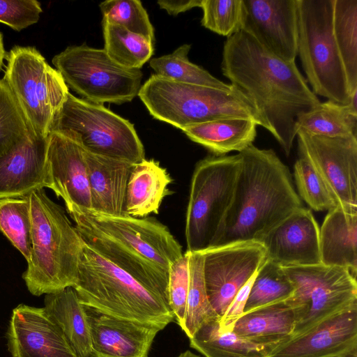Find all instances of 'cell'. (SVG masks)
<instances>
[{"label":"cell","mask_w":357,"mask_h":357,"mask_svg":"<svg viewBox=\"0 0 357 357\" xmlns=\"http://www.w3.org/2000/svg\"><path fill=\"white\" fill-rule=\"evenodd\" d=\"M255 275L240 289L224 314L218 319L220 331H231L236 321L243 314L250 287Z\"/></svg>","instance_id":"obj_42"},{"label":"cell","mask_w":357,"mask_h":357,"mask_svg":"<svg viewBox=\"0 0 357 357\" xmlns=\"http://www.w3.org/2000/svg\"><path fill=\"white\" fill-rule=\"evenodd\" d=\"M102 20L119 25L154 41V29L139 0H108L99 5Z\"/></svg>","instance_id":"obj_38"},{"label":"cell","mask_w":357,"mask_h":357,"mask_svg":"<svg viewBox=\"0 0 357 357\" xmlns=\"http://www.w3.org/2000/svg\"><path fill=\"white\" fill-rule=\"evenodd\" d=\"M177 357H199L197 355L193 354L190 351H185V352L181 353Z\"/></svg>","instance_id":"obj_45"},{"label":"cell","mask_w":357,"mask_h":357,"mask_svg":"<svg viewBox=\"0 0 357 357\" xmlns=\"http://www.w3.org/2000/svg\"><path fill=\"white\" fill-rule=\"evenodd\" d=\"M242 30L277 57L298 55L297 0H243Z\"/></svg>","instance_id":"obj_15"},{"label":"cell","mask_w":357,"mask_h":357,"mask_svg":"<svg viewBox=\"0 0 357 357\" xmlns=\"http://www.w3.org/2000/svg\"><path fill=\"white\" fill-rule=\"evenodd\" d=\"M45 312L59 327L79 357H92L89 326L84 305L72 287L45 294Z\"/></svg>","instance_id":"obj_27"},{"label":"cell","mask_w":357,"mask_h":357,"mask_svg":"<svg viewBox=\"0 0 357 357\" xmlns=\"http://www.w3.org/2000/svg\"><path fill=\"white\" fill-rule=\"evenodd\" d=\"M47 138L32 133L0 154V199L24 197L44 188Z\"/></svg>","instance_id":"obj_21"},{"label":"cell","mask_w":357,"mask_h":357,"mask_svg":"<svg viewBox=\"0 0 357 357\" xmlns=\"http://www.w3.org/2000/svg\"><path fill=\"white\" fill-rule=\"evenodd\" d=\"M238 153L242 163L233 199L211 248L260 242L271 229L303 207L288 167L273 149L251 144Z\"/></svg>","instance_id":"obj_3"},{"label":"cell","mask_w":357,"mask_h":357,"mask_svg":"<svg viewBox=\"0 0 357 357\" xmlns=\"http://www.w3.org/2000/svg\"><path fill=\"white\" fill-rule=\"evenodd\" d=\"M6 338L12 357H79L43 307L14 308Z\"/></svg>","instance_id":"obj_17"},{"label":"cell","mask_w":357,"mask_h":357,"mask_svg":"<svg viewBox=\"0 0 357 357\" xmlns=\"http://www.w3.org/2000/svg\"><path fill=\"white\" fill-rule=\"evenodd\" d=\"M6 54L3 45V35L0 32V70L3 65V60L6 59Z\"/></svg>","instance_id":"obj_44"},{"label":"cell","mask_w":357,"mask_h":357,"mask_svg":"<svg viewBox=\"0 0 357 357\" xmlns=\"http://www.w3.org/2000/svg\"><path fill=\"white\" fill-rule=\"evenodd\" d=\"M294 326L291 308L281 302L244 313L236 321L231 331L268 352L290 340Z\"/></svg>","instance_id":"obj_24"},{"label":"cell","mask_w":357,"mask_h":357,"mask_svg":"<svg viewBox=\"0 0 357 357\" xmlns=\"http://www.w3.org/2000/svg\"><path fill=\"white\" fill-rule=\"evenodd\" d=\"M257 126L250 119L229 117L192 125L181 130L215 155H225L231 151L240 153L252 144Z\"/></svg>","instance_id":"obj_26"},{"label":"cell","mask_w":357,"mask_h":357,"mask_svg":"<svg viewBox=\"0 0 357 357\" xmlns=\"http://www.w3.org/2000/svg\"><path fill=\"white\" fill-rule=\"evenodd\" d=\"M298 130L328 137H357V110L349 103L328 100L301 114L296 120Z\"/></svg>","instance_id":"obj_28"},{"label":"cell","mask_w":357,"mask_h":357,"mask_svg":"<svg viewBox=\"0 0 357 357\" xmlns=\"http://www.w3.org/2000/svg\"><path fill=\"white\" fill-rule=\"evenodd\" d=\"M44 188L61 197L68 211L73 208L91 210L85 150L56 132H50L47 137Z\"/></svg>","instance_id":"obj_16"},{"label":"cell","mask_w":357,"mask_h":357,"mask_svg":"<svg viewBox=\"0 0 357 357\" xmlns=\"http://www.w3.org/2000/svg\"><path fill=\"white\" fill-rule=\"evenodd\" d=\"M31 217V253L22 278L34 296L55 293L77 282L85 243L63 208L44 188L28 195Z\"/></svg>","instance_id":"obj_4"},{"label":"cell","mask_w":357,"mask_h":357,"mask_svg":"<svg viewBox=\"0 0 357 357\" xmlns=\"http://www.w3.org/2000/svg\"><path fill=\"white\" fill-rule=\"evenodd\" d=\"M0 231L29 261L31 217L28 195L0 199Z\"/></svg>","instance_id":"obj_35"},{"label":"cell","mask_w":357,"mask_h":357,"mask_svg":"<svg viewBox=\"0 0 357 357\" xmlns=\"http://www.w3.org/2000/svg\"><path fill=\"white\" fill-rule=\"evenodd\" d=\"M282 268L294 287L284 301L295 317L291 338L357 305L356 278L347 268L321 263Z\"/></svg>","instance_id":"obj_11"},{"label":"cell","mask_w":357,"mask_h":357,"mask_svg":"<svg viewBox=\"0 0 357 357\" xmlns=\"http://www.w3.org/2000/svg\"><path fill=\"white\" fill-rule=\"evenodd\" d=\"M189 287V252L175 261L169 268L168 294L169 307L174 321L183 327Z\"/></svg>","instance_id":"obj_40"},{"label":"cell","mask_w":357,"mask_h":357,"mask_svg":"<svg viewBox=\"0 0 357 357\" xmlns=\"http://www.w3.org/2000/svg\"><path fill=\"white\" fill-rule=\"evenodd\" d=\"M298 195L315 211H331L338 204L329 188L303 155H299L294 165Z\"/></svg>","instance_id":"obj_36"},{"label":"cell","mask_w":357,"mask_h":357,"mask_svg":"<svg viewBox=\"0 0 357 357\" xmlns=\"http://www.w3.org/2000/svg\"><path fill=\"white\" fill-rule=\"evenodd\" d=\"M31 133L15 97L6 81L1 79L0 154L24 141Z\"/></svg>","instance_id":"obj_37"},{"label":"cell","mask_w":357,"mask_h":357,"mask_svg":"<svg viewBox=\"0 0 357 357\" xmlns=\"http://www.w3.org/2000/svg\"><path fill=\"white\" fill-rule=\"evenodd\" d=\"M3 79L35 136L47 139L54 116L70 93L60 73L31 46H14L6 56Z\"/></svg>","instance_id":"obj_10"},{"label":"cell","mask_w":357,"mask_h":357,"mask_svg":"<svg viewBox=\"0 0 357 357\" xmlns=\"http://www.w3.org/2000/svg\"><path fill=\"white\" fill-rule=\"evenodd\" d=\"M52 63L68 86L94 103L131 102L142 86L140 69L121 66L104 49L85 44L68 47L53 57Z\"/></svg>","instance_id":"obj_12"},{"label":"cell","mask_w":357,"mask_h":357,"mask_svg":"<svg viewBox=\"0 0 357 357\" xmlns=\"http://www.w3.org/2000/svg\"><path fill=\"white\" fill-rule=\"evenodd\" d=\"M200 8L206 29L227 38L242 30L243 0H202Z\"/></svg>","instance_id":"obj_39"},{"label":"cell","mask_w":357,"mask_h":357,"mask_svg":"<svg viewBox=\"0 0 357 357\" xmlns=\"http://www.w3.org/2000/svg\"><path fill=\"white\" fill-rule=\"evenodd\" d=\"M68 212L87 246L130 275L169 307V270L183 253L165 225L153 218L112 216L82 208Z\"/></svg>","instance_id":"obj_2"},{"label":"cell","mask_w":357,"mask_h":357,"mask_svg":"<svg viewBox=\"0 0 357 357\" xmlns=\"http://www.w3.org/2000/svg\"><path fill=\"white\" fill-rule=\"evenodd\" d=\"M202 252L207 297L220 318L237 293L264 263L266 251L260 242L241 241Z\"/></svg>","instance_id":"obj_13"},{"label":"cell","mask_w":357,"mask_h":357,"mask_svg":"<svg viewBox=\"0 0 357 357\" xmlns=\"http://www.w3.org/2000/svg\"><path fill=\"white\" fill-rule=\"evenodd\" d=\"M158 4L169 15H177L195 7H200L202 0H159Z\"/></svg>","instance_id":"obj_43"},{"label":"cell","mask_w":357,"mask_h":357,"mask_svg":"<svg viewBox=\"0 0 357 357\" xmlns=\"http://www.w3.org/2000/svg\"><path fill=\"white\" fill-rule=\"evenodd\" d=\"M267 259L282 267L321 264L319 227L310 210L296 211L261 240Z\"/></svg>","instance_id":"obj_20"},{"label":"cell","mask_w":357,"mask_h":357,"mask_svg":"<svg viewBox=\"0 0 357 357\" xmlns=\"http://www.w3.org/2000/svg\"><path fill=\"white\" fill-rule=\"evenodd\" d=\"M333 28L351 93L357 89V0H333Z\"/></svg>","instance_id":"obj_30"},{"label":"cell","mask_w":357,"mask_h":357,"mask_svg":"<svg viewBox=\"0 0 357 357\" xmlns=\"http://www.w3.org/2000/svg\"><path fill=\"white\" fill-rule=\"evenodd\" d=\"M298 54L317 96L347 104L351 91L335 43L333 0H297Z\"/></svg>","instance_id":"obj_7"},{"label":"cell","mask_w":357,"mask_h":357,"mask_svg":"<svg viewBox=\"0 0 357 357\" xmlns=\"http://www.w3.org/2000/svg\"><path fill=\"white\" fill-rule=\"evenodd\" d=\"M190 49V45L183 44L171 54L153 58L150 61V66L155 75L172 81L226 90L233 88L231 84L219 80L203 68L190 61L188 55Z\"/></svg>","instance_id":"obj_32"},{"label":"cell","mask_w":357,"mask_h":357,"mask_svg":"<svg viewBox=\"0 0 357 357\" xmlns=\"http://www.w3.org/2000/svg\"><path fill=\"white\" fill-rule=\"evenodd\" d=\"M92 357H148L162 328L156 325L115 317L84 305Z\"/></svg>","instance_id":"obj_18"},{"label":"cell","mask_w":357,"mask_h":357,"mask_svg":"<svg viewBox=\"0 0 357 357\" xmlns=\"http://www.w3.org/2000/svg\"><path fill=\"white\" fill-rule=\"evenodd\" d=\"M42 12L36 0H0V22L17 31L37 23Z\"/></svg>","instance_id":"obj_41"},{"label":"cell","mask_w":357,"mask_h":357,"mask_svg":"<svg viewBox=\"0 0 357 357\" xmlns=\"http://www.w3.org/2000/svg\"><path fill=\"white\" fill-rule=\"evenodd\" d=\"M104 50L118 64L140 69L153 54V41L116 24L102 21Z\"/></svg>","instance_id":"obj_31"},{"label":"cell","mask_w":357,"mask_h":357,"mask_svg":"<svg viewBox=\"0 0 357 357\" xmlns=\"http://www.w3.org/2000/svg\"><path fill=\"white\" fill-rule=\"evenodd\" d=\"M91 211L112 216L128 215L125 203L129 176L135 164L85 151Z\"/></svg>","instance_id":"obj_22"},{"label":"cell","mask_w":357,"mask_h":357,"mask_svg":"<svg viewBox=\"0 0 357 357\" xmlns=\"http://www.w3.org/2000/svg\"><path fill=\"white\" fill-rule=\"evenodd\" d=\"M346 357H357V354L356 355H351V356H348Z\"/></svg>","instance_id":"obj_46"},{"label":"cell","mask_w":357,"mask_h":357,"mask_svg":"<svg viewBox=\"0 0 357 357\" xmlns=\"http://www.w3.org/2000/svg\"><path fill=\"white\" fill-rule=\"evenodd\" d=\"M319 250L321 264L347 268L356 278L357 213L329 211L319 228Z\"/></svg>","instance_id":"obj_23"},{"label":"cell","mask_w":357,"mask_h":357,"mask_svg":"<svg viewBox=\"0 0 357 357\" xmlns=\"http://www.w3.org/2000/svg\"><path fill=\"white\" fill-rule=\"evenodd\" d=\"M50 132L64 136L93 154L132 164L145 159L143 144L132 123L103 105L70 93L54 116Z\"/></svg>","instance_id":"obj_9"},{"label":"cell","mask_w":357,"mask_h":357,"mask_svg":"<svg viewBox=\"0 0 357 357\" xmlns=\"http://www.w3.org/2000/svg\"><path fill=\"white\" fill-rule=\"evenodd\" d=\"M218 319L203 323L190 337V345L205 357H268V351L233 331L219 330Z\"/></svg>","instance_id":"obj_29"},{"label":"cell","mask_w":357,"mask_h":357,"mask_svg":"<svg viewBox=\"0 0 357 357\" xmlns=\"http://www.w3.org/2000/svg\"><path fill=\"white\" fill-rule=\"evenodd\" d=\"M356 354L357 305L271 349L268 357H346Z\"/></svg>","instance_id":"obj_19"},{"label":"cell","mask_w":357,"mask_h":357,"mask_svg":"<svg viewBox=\"0 0 357 357\" xmlns=\"http://www.w3.org/2000/svg\"><path fill=\"white\" fill-rule=\"evenodd\" d=\"M299 155L321 176L338 206L357 213V137H328L296 131Z\"/></svg>","instance_id":"obj_14"},{"label":"cell","mask_w":357,"mask_h":357,"mask_svg":"<svg viewBox=\"0 0 357 357\" xmlns=\"http://www.w3.org/2000/svg\"><path fill=\"white\" fill-rule=\"evenodd\" d=\"M220 319L211 307L206 291L203 252H189V287L181 329L190 338L205 321Z\"/></svg>","instance_id":"obj_34"},{"label":"cell","mask_w":357,"mask_h":357,"mask_svg":"<svg viewBox=\"0 0 357 357\" xmlns=\"http://www.w3.org/2000/svg\"><path fill=\"white\" fill-rule=\"evenodd\" d=\"M138 96L154 119L181 130L215 119L236 117L252 120L269 130L254 104L234 86L226 90L153 75L142 85Z\"/></svg>","instance_id":"obj_5"},{"label":"cell","mask_w":357,"mask_h":357,"mask_svg":"<svg viewBox=\"0 0 357 357\" xmlns=\"http://www.w3.org/2000/svg\"><path fill=\"white\" fill-rule=\"evenodd\" d=\"M221 70L254 104L287 155L296 137V120L321 102L296 62L285 61L241 30L224 43Z\"/></svg>","instance_id":"obj_1"},{"label":"cell","mask_w":357,"mask_h":357,"mask_svg":"<svg viewBox=\"0 0 357 357\" xmlns=\"http://www.w3.org/2000/svg\"><path fill=\"white\" fill-rule=\"evenodd\" d=\"M294 291V284L283 268L266 258L252 282L244 313L284 302Z\"/></svg>","instance_id":"obj_33"},{"label":"cell","mask_w":357,"mask_h":357,"mask_svg":"<svg viewBox=\"0 0 357 357\" xmlns=\"http://www.w3.org/2000/svg\"><path fill=\"white\" fill-rule=\"evenodd\" d=\"M172 181L167 170L153 159L135 164L127 185L126 214L135 218L157 214L163 199L171 194L167 187Z\"/></svg>","instance_id":"obj_25"},{"label":"cell","mask_w":357,"mask_h":357,"mask_svg":"<svg viewBox=\"0 0 357 357\" xmlns=\"http://www.w3.org/2000/svg\"><path fill=\"white\" fill-rule=\"evenodd\" d=\"M82 304L127 319L162 328L174 321L171 309L130 275L86 244L73 287Z\"/></svg>","instance_id":"obj_6"},{"label":"cell","mask_w":357,"mask_h":357,"mask_svg":"<svg viewBox=\"0 0 357 357\" xmlns=\"http://www.w3.org/2000/svg\"><path fill=\"white\" fill-rule=\"evenodd\" d=\"M241 163L239 153L211 155L197 163L186 211L187 251L202 252L213 246L231 206Z\"/></svg>","instance_id":"obj_8"}]
</instances>
